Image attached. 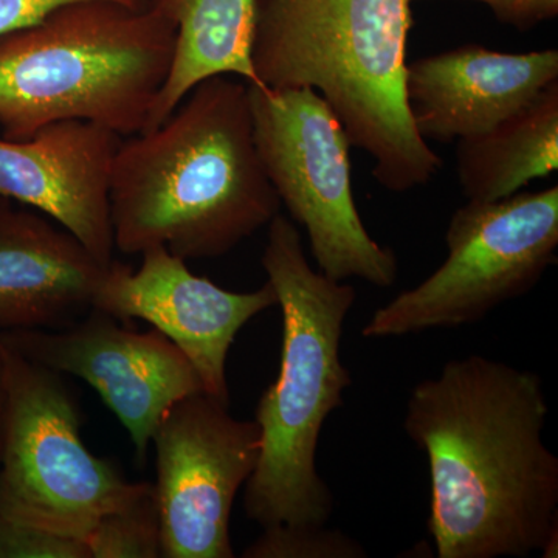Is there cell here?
Segmentation results:
<instances>
[{
	"label": "cell",
	"instance_id": "6da1fadb",
	"mask_svg": "<svg viewBox=\"0 0 558 558\" xmlns=\"http://www.w3.org/2000/svg\"><path fill=\"white\" fill-rule=\"evenodd\" d=\"M548 413L538 374L478 354L413 388L403 428L428 459L427 524L439 558L546 557L557 546Z\"/></svg>",
	"mask_w": 558,
	"mask_h": 558
},
{
	"label": "cell",
	"instance_id": "7a4b0ae2",
	"mask_svg": "<svg viewBox=\"0 0 558 558\" xmlns=\"http://www.w3.org/2000/svg\"><path fill=\"white\" fill-rule=\"evenodd\" d=\"M113 245L179 258L227 255L279 215L253 137L248 84L201 81L153 130L121 140L110 179Z\"/></svg>",
	"mask_w": 558,
	"mask_h": 558
},
{
	"label": "cell",
	"instance_id": "3957f363",
	"mask_svg": "<svg viewBox=\"0 0 558 558\" xmlns=\"http://www.w3.org/2000/svg\"><path fill=\"white\" fill-rule=\"evenodd\" d=\"M411 0H255L250 60L258 86L310 87L374 160L391 193L427 185L442 167L407 101Z\"/></svg>",
	"mask_w": 558,
	"mask_h": 558
},
{
	"label": "cell",
	"instance_id": "277c9868",
	"mask_svg": "<svg viewBox=\"0 0 558 558\" xmlns=\"http://www.w3.org/2000/svg\"><path fill=\"white\" fill-rule=\"evenodd\" d=\"M267 227L260 263L281 310V365L256 409L260 449L244 508L263 527L325 526L333 497L319 476L317 450L326 418L343 405L352 385L340 344L357 293L312 269L300 231L286 216Z\"/></svg>",
	"mask_w": 558,
	"mask_h": 558
},
{
	"label": "cell",
	"instance_id": "5b68a950",
	"mask_svg": "<svg viewBox=\"0 0 558 558\" xmlns=\"http://www.w3.org/2000/svg\"><path fill=\"white\" fill-rule=\"evenodd\" d=\"M178 31L159 10L80 0L0 38V130L31 138L57 121L120 137L146 128L170 75Z\"/></svg>",
	"mask_w": 558,
	"mask_h": 558
},
{
	"label": "cell",
	"instance_id": "8992f818",
	"mask_svg": "<svg viewBox=\"0 0 558 558\" xmlns=\"http://www.w3.org/2000/svg\"><path fill=\"white\" fill-rule=\"evenodd\" d=\"M3 368L0 515L84 542L98 521L153 484L131 483L81 438V409L65 376L0 341Z\"/></svg>",
	"mask_w": 558,
	"mask_h": 558
},
{
	"label": "cell",
	"instance_id": "52a82bcc",
	"mask_svg": "<svg viewBox=\"0 0 558 558\" xmlns=\"http://www.w3.org/2000/svg\"><path fill=\"white\" fill-rule=\"evenodd\" d=\"M253 137L279 202L306 230L319 271L377 288L398 279L395 252L371 238L352 193L351 142L322 95L310 87L248 84Z\"/></svg>",
	"mask_w": 558,
	"mask_h": 558
},
{
	"label": "cell",
	"instance_id": "ba28073f",
	"mask_svg": "<svg viewBox=\"0 0 558 558\" xmlns=\"http://www.w3.org/2000/svg\"><path fill=\"white\" fill-rule=\"evenodd\" d=\"M446 244L442 266L374 312L365 339L475 325L527 295L557 264L558 186L468 202L451 216Z\"/></svg>",
	"mask_w": 558,
	"mask_h": 558
},
{
	"label": "cell",
	"instance_id": "9c48e42d",
	"mask_svg": "<svg viewBox=\"0 0 558 558\" xmlns=\"http://www.w3.org/2000/svg\"><path fill=\"white\" fill-rule=\"evenodd\" d=\"M229 409L204 391L186 396L154 435L160 557H234L231 510L258 462L260 432Z\"/></svg>",
	"mask_w": 558,
	"mask_h": 558
},
{
	"label": "cell",
	"instance_id": "30bf717a",
	"mask_svg": "<svg viewBox=\"0 0 558 558\" xmlns=\"http://www.w3.org/2000/svg\"><path fill=\"white\" fill-rule=\"evenodd\" d=\"M0 341L98 392L145 464L161 418L175 402L204 391L190 360L159 330L135 332L97 310L61 329L0 330Z\"/></svg>",
	"mask_w": 558,
	"mask_h": 558
},
{
	"label": "cell",
	"instance_id": "8fae6325",
	"mask_svg": "<svg viewBox=\"0 0 558 558\" xmlns=\"http://www.w3.org/2000/svg\"><path fill=\"white\" fill-rule=\"evenodd\" d=\"M137 271L112 259L92 310L119 322L149 323L180 349L199 374L204 392L230 405L227 359L231 344L260 312L277 306L269 281L253 292H231L194 275L186 260L165 247L142 253Z\"/></svg>",
	"mask_w": 558,
	"mask_h": 558
},
{
	"label": "cell",
	"instance_id": "7c38bea8",
	"mask_svg": "<svg viewBox=\"0 0 558 558\" xmlns=\"http://www.w3.org/2000/svg\"><path fill=\"white\" fill-rule=\"evenodd\" d=\"M121 140L81 120L47 124L31 138L0 137V199L47 216L108 266L116 252L110 179Z\"/></svg>",
	"mask_w": 558,
	"mask_h": 558
},
{
	"label": "cell",
	"instance_id": "4fadbf2b",
	"mask_svg": "<svg viewBox=\"0 0 558 558\" xmlns=\"http://www.w3.org/2000/svg\"><path fill=\"white\" fill-rule=\"evenodd\" d=\"M558 81V51L505 53L469 44L407 65V101L428 142L483 134Z\"/></svg>",
	"mask_w": 558,
	"mask_h": 558
},
{
	"label": "cell",
	"instance_id": "5bb4252c",
	"mask_svg": "<svg viewBox=\"0 0 558 558\" xmlns=\"http://www.w3.org/2000/svg\"><path fill=\"white\" fill-rule=\"evenodd\" d=\"M108 266L47 216L0 199V330L72 325Z\"/></svg>",
	"mask_w": 558,
	"mask_h": 558
},
{
	"label": "cell",
	"instance_id": "9a60e30c",
	"mask_svg": "<svg viewBox=\"0 0 558 558\" xmlns=\"http://www.w3.org/2000/svg\"><path fill=\"white\" fill-rule=\"evenodd\" d=\"M153 7L172 21L178 38L170 75L143 131L163 123L209 76L231 75L258 84L250 60L255 0H153Z\"/></svg>",
	"mask_w": 558,
	"mask_h": 558
},
{
	"label": "cell",
	"instance_id": "2e32d148",
	"mask_svg": "<svg viewBox=\"0 0 558 558\" xmlns=\"http://www.w3.org/2000/svg\"><path fill=\"white\" fill-rule=\"evenodd\" d=\"M557 168L558 81L492 130L458 140V179L468 202L506 199Z\"/></svg>",
	"mask_w": 558,
	"mask_h": 558
},
{
	"label": "cell",
	"instance_id": "e0dca14e",
	"mask_svg": "<svg viewBox=\"0 0 558 558\" xmlns=\"http://www.w3.org/2000/svg\"><path fill=\"white\" fill-rule=\"evenodd\" d=\"M90 558L160 557V524L154 487L126 508L102 517L84 539Z\"/></svg>",
	"mask_w": 558,
	"mask_h": 558
},
{
	"label": "cell",
	"instance_id": "ac0fdd59",
	"mask_svg": "<svg viewBox=\"0 0 558 558\" xmlns=\"http://www.w3.org/2000/svg\"><path fill=\"white\" fill-rule=\"evenodd\" d=\"M365 548L352 537L325 526L263 527L252 545L242 553L244 558H365Z\"/></svg>",
	"mask_w": 558,
	"mask_h": 558
},
{
	"label": "cell",
	"instance_id": "d6986e66",
	"mask_svg": "<svg viewBox=\"0 0 558 558\" xmlns=\"http://www.w3.org/2000/svg\"><path fill=\"white\" fill-rule=\"evenodd\" d=\"M0 558H90L81 539L17 523L0 515Z\"/></svg>",
	"mask_w": 558,
	"mask_h": 558
},
{
	"label": "cell",
	"instance_id": "ffe728a7",
	"mask_svg": "<svg viewBox=\"0 0 558 558\" xmlns=\"http://www.w3.org/2000/svg\"><path fill=\"white\" fill-rule=\"evenodd\" d=\"M80 0H0V38L24 31L38 24L51 11ZM131 9L145 10L153 7V0H113Z\"/></svg>",
	"mask_w": 558,
	"mask_h": 558
},
{
	"label": "cell",
	"instance_id": "44dd1931",
	"mask_svg": "<svg viewBox=\"0 0 558 558\" xmlns=\"http://www.w3.org/2000/svg\"><path fill=\"white\" fill-rule=\"evenodd\" d=\"M473 2L484 3L501 24L520 32L532 31L543 22L556 20L558 16V0H473Z\"/></svg>",
	"mask_w": 558,
	"mask_h": 558
},
{
	"label": "cell",
	"instance_id": "7402d4cb",
	"mask_svg": "<svg viewBox=\"0 0 558 558\" xmlns=\"http://www.w3.org/2000/svg\"><path fill=\"white\" fill-rule=\"evenodd\" d=\"M3 405H5V388H3V368L2 359H0V453H2Z\"/></svg>",
	"mask_w": 558,
	"mask_h": 558
}]
</instances>
